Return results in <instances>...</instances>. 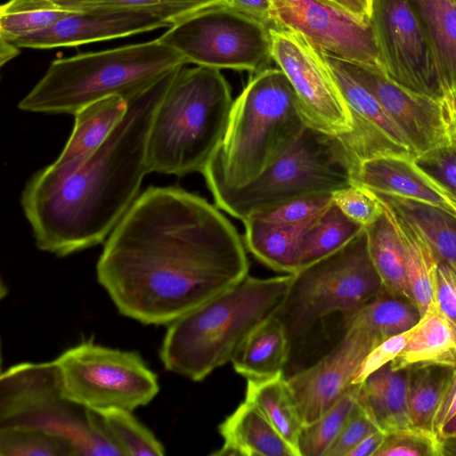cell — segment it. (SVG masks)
I'll return each instance as SVG.
<instances>
[{
    "instance_id": "cell-28",
    "label": "cell",
    "mask_w": 456,
    "mask_h": 456,
    "mask_svg": "<svg viewBox=\"0 0 456 456\" xmlns=\"http://www.w3.org/2000/svg\"><path fill=\"white\" fill-rule=\"evenodd\" d=\"M245 400L256 406L273 428L294 450L304 428L283 372L270 378L248 379Z\"/></svg>"
},
{
    "instance_id": "cell-39",
    "label": "cell",
    "mask_w": 456,
    "mask_h": 456,
    "mask_svg": "<svg viewBox=\"0 0 456 456\" xmlns=\"http://www.w3.org/2000/svg\"><path fill=\"white\" fill-rule=\"evenodd\" d=\"M375 456H442L440 436L416 427L387 433Z\"/></svg>"
},
{
    "instance_id": "cell-29",
    "label": "cell",
    "mask_w": 456,
    "mask_h": 456,
    "mask_svg": "<svg viewBox=\"0 0 456 456\" xmlns=\"http://www.w3.org/2000/svg\"><path fill=\"white\" fill-rule=\"evenodd\" d=\"M365 230L369 253L383 289L413 303L407 279L403 248L384 210L379 218Z\"/></svg>"
},
{
    "instance_id": "cell-42",
    "label": "cell",
    "mask_w": 456,
    "mask_h": 456,
    "mask_svg": "<svg viewBox=\"0 0 456 456\" xmlns=\"http://www.w3.org/2000/svg\"><path fill=\"white\" fill-rule=\"evenodd\" d=\"M71 11L59 9H37L10 13L0 12V37L7 40L45 29L66 16Z\"/></svg>"
},
{
    "instance_id": "cell-33",
    "label": "cell",
    "mask_w": 456,
    "mask_h": 456,
    "mask_svg": "<svg viewBox=\"0 0 456 456\" xmlns=\"http://www.w3.org/2000/svg\"><path fill=\"white\" fill-rule=\"evenodd\" d=\"M420 318L419 309L411 300L383 289L344 324L357 326L384 341L411 329Z\"/></svg>"
},
{
    "instance_id": "cell-20",
    "label": "cell",
    "mask_w": 456,
    "mask_h": 456,
    "mask_svg": "<svg viewBox=\"0 0 456 456\" xmlns=\"http://www.w3.org/2000/svg\"><path fill=\"white\" fill-rule=\"evenodd\" d=\"M127 108L125 98L114 95L77 111L74 128L66 145L56 160L45 167L58 175L77 169L104 143L126 115Z\"/></svg>"
},
{
    "instance_id": "cell-51",
    "label": "cell",
    "mask_w": 456,
    "mask_h": 456,
    "mask_svg": "<svg viewBox=\"0 0 456 456\" xmlns=\"http://www.w3.org/2000/svg\"><path fill=\"white\" fill-rule=\"evenodd\" d=\"M20 47L12 42L0 37V64L4 66L5 63L20 54Z\"/></svg>"
},
{
    "instance_id": "cell-2",
    "label": "cell",
    "mask_w": 456,
    "mask_h": 456,
    "mask_svg": "<svg viewBox=\"0 0 456 456\" xmlns=\"http://www.w3.org/2000/svg\"><path fill=\"white\" fill-rule=\"evenodd\" d=\"M171 75L126 100L122 120L77 169L58 175L43 167L30 176L20 204L40 250L64 257L107 240L149 173L148 134Z\"/></svg>"
},
{
    "instance_id": "cell-48",
    "label": "cell",
    "mask_w": 456,
    "mask_h": 456,
    "mask_svg": "<svg viewBox=\"0 0 456 456\" xmlns=\"http://www.w3.org/2000/svg\"><path fill=\"white\" fill-rule=\"evenodd\" d=\"M348 12L362 23L370 24L372 0H322Z\"/></svg>"
},
{
    "instance_id": "cell-40",
    "label": "cell",
    "mask_w": 456,
    "mask_h": 456,
    "mask_svg": "<svg viewBox=\"0 0 456 456\" xmlns=\"http://www.w3.org/2000/svg\"><path fill=\"white\" fill-rule=\"evenodd\" d=\"M331 194L321 193L299 197L250 217L280 224H304L316 217L331 204Z\"/></svg>"
},
{
    "instance_id": "cell-38",
    "label": "cell",
    "mask_w": 456,
    "mask_h": 456,
    "mask_svg": "<svg viewBox=\"0 0 456 456\" xmlns=\"http://www.w3.org/2000/svg\"><path fill=\"white\" fill-rule=\"evenodd\" d=\"M449 122V139L417 156V164L456 197V102L452 95L444 100Z\"/></svg>"
},
{
    "instance_id": "cell-34",
    "label": "cell",
    "mask_w": 456,
    "mask_h": 456,
    "mask_svg": "<svg viewBox=\"0 0 456 456\" xmlns=\"http://www.w3.org/2000/svg\"><path fill=\"white\" fill-rule=\"evenodd\" d=\"M407 370L408 411L411 425L434 431V418L453 369L427 365Z\"/></svg>"
},
{
    "instance_id": "cell-10",
    "label": "cell",
    "mask_w": 456,
    "mask_h": 456,
    "mask_svg": "<svg viewBox=\"0 0 456 456\" xmlns=\"http://www.w3.org/2000/svg\"><path fill=\"white\" fill-rule=\"evenodd\" d=\"M62 396L85 409L134 411L159 391L158 376L136 351L120 350L85 340L53 361Z\"/></svg>"
},
{
    "instance_id": "cell-45",
    "label": "cell",
    "mask_w": 456,
    "mask_h": 456,
    "mask_svg": "<svg viewBox=\"0 0 456 456\" xmlns=\"http://www.w3.org/2000/svg\"><path fill=\"white\" fill-rule=\"evenodd\" d=\"M436 301L456 324V268L444 262H438Z\"/></svg>"
},
{
    "instance_id": "cell-14",
    "label": "cell",
    "mask_w": 456,
    "mask_h": 456,
    "mask_svg": "<svg viewBox=\"0 0 456 456\" xmlns=\"http://www.w3.org/2000/svg\"><path fill=\"white\" fill-rule=\"evenodd\" d=\"M271 27L297 31L333 56L379 67L370 24L322 0H268Z\"/></svg>"
},
{
    "instance_id": "cell-3",
    "label": "cell",
    "mask_w": 456,
    "mask_h": 456,
    "mask_svg": "<svg viewBox=\"0 0 456 456\" xmlns=\"http://www.w3.org/2000/svg\"><path fill=\"white\" fill-rule=\"evenodd\" d=\"M307 126L282 70L269 67L255 73L233 101L223 139L201 172L209 191L248 183L283 155Z\"/></svg>"
},
{
    "instance_id": "cell-13",
    "label": "cell",
    "mask_w": 456,
    "mask_h": 456,
    "mask_svg": "<svg viewBox=\"0 0 456 456\" xmlns=\"http://www.w3.org/2000/svg\"><path fill=\"white\" fill-rule=\"evenodd\" d=\"M272 58L290 82L308 125L336 137L351 133L354 120L322 52L297 31L270 28Z\"/></svg>"
},
{
    "instance_id": "cell-6",
    "label": "cell",
    "mask_w": 456,
    "mask_h": 456,
    "mask_svg": "<svg viewBox=\"0 0 456 456\" xmlns=\"http://www.w3.org/2000/svg\"><path fill=\"white\" fill-rule=\"evenodd\" d=\"M186 63L158 39L54 60L20 110L72 114L99 100L142 94Z\"/></svg>"
},
{
    "instance_id": "cell-50",
    "label": "cell",
    "mask_w": 456,
    "mask_h": 456,
    "mask_svg": "<svg viewBox=\"0 0 456 456\" xmlns=\"http://www.w3.org/2000/svg\"><path fill=\"white\" fill-rule=\"evenodd\" d=\"M52 0H9L0 8L1 13H10L25 10L37 4L49 2Z\"/></svg>"
},
{
    "instance_id": "cell-19",
    "label": "cell",
    "mask_w": 456,
    "mask_h": 456,
    "mask_svg": "<svg viewBox=\"0 0 456 456\" xmlns=\"http://www.w3.org/2000/svg\"><path fill=\"white\" fill-rule=\"evenodd\" d=\"M352 183L377 193L437 207L456 217V197L421 168L414 158L384 156L362 161Z\"/></svg>"
},
{
    "instance_id": "cell-21",
    "label": "cell",
    "mask_w": 456,
    "mask_h": 456,
    "mask_svg": "<svg viewBox=\"0 0 456 456\" xmlns=\"http://www.w3.org/2000/svg\"><path fill=\"white\" fill-rule=\"evenodd\" d=\"M218 430L223 444L213 456H297L259 410L246 400Z\"/></svg>"
},
{
    "instance_id": "cell-31",
    "label": "cell",
    "mask_w": 456,
    "mask_h": 456,
    "mask_svg": "<svg viewBox=\"0 0 456 456\" xmlns=\"http://www.w3.org/2000/svg\"><path fill=\"white\" fill-rule=\"evenodd\" d=\"M219 4H230V3L229 0H52L37 4L22 11L37 9H59L71 12L142 11L153 13L174 25L195 12Z\"/></svg>"
},
{
    "instance_id": "cell-23",
    "label": "cell",
    "mask_w": 456,
    "mask_h": 456,
    "mask_svg": "<svg viewBox=\"0 0 456 456\" xmlns=\"http://www.w3.org/2000/svg\"><path fill=\"white\" fill-rule=\"evenodd\" d=\"M379 200L403 245L412 300L422 316L436 302L438 259L419 228L397 209Z\"/></svg>"
},
{
    "instance_id": "cell-8",
    "label": "cell",
    "mask_w": 456,
    "mask_h": 456,
    "mask_svg": "<svg viewBox=\"0 0 456 456\" xmlns=\"http://www.w3.org/2000/svg\"><path fill=\"white\" fill-rule=\"evenodd\" d=\"M382 290L363 228L337 251L292 273L275 316L291 342L333 314L346 322Z\"/></svg>"
},
{
    "instance_id": "cell-16",
    "label": "cell",
    "mask_w": 456,
    "mask_h": 456,
    "mask_svg": "<svg viewBox=\"0 0 456 456\" xmlns=\"http://www.w3.org/2000/svg\"><path fill=\"white\" fill-rule=\"evenodd\" d=\"M322 54L354 120L353 131L338 137L349 159L352 173L362 161L373 158L415 159L402 130L373 94L351 74L343 59L323 52Z\"/></svg>"
},
{
    "instance_id": "cell-32",
    "label": "cell",
    "mask_w": 456,
    "mask_h": 456,
    "mask_svg": "<svg viewBox=\"0 0 456 456\" xmlns=\"http://www.w3.org/2000/svg\"><path fill=\"white\" fill-rule=\"evenodd\" d=\"M363 228L349 219L332 201L308 224L303 233L298 270L337 251Z\"/></svg>"
},
{
    "instance_id": "cell-24",
    "label": "cell",
    "mask_w": 456,
    "mask_h": 456,
    "mask_svg": "<svg viewBox=\"0 0 456 456\" xmlns=\"http://www.w3.org/2000/svg\"><path fill=\"white\" fill-rule=\"evenodd\" d=\"M357 401L385 434L411 427L408 411V370L389 363L359 384Z\"/></svg>"
},
{
    "instance_id": "cell-12",
    "label": "cell",
    "mask_w": 456,
    "mask_h": 456,
    "mask_svg": "<svg viewBox=\"0 0 456 456\" xmlns=\"http://www.w3.org/2000/svg\"><path fill=\"white\" fill-rule=\"evenodd\" d=\"M370 24L379 68L390 78L439 101L447 96L433 48L408 0H372Z\"/></svg>"
},
{
    "instance_id": "cell-5",
    "label": "cell",
    "mask_w": 456,
    "mask_h": 456,
    "mask_svg": "<svg viewBox=\"0 0 456 456\" xmlns=\"http://www.w3.org/2000/svg\"><path fill=\"white\" fill-rule=\"evenodd\" d=\"M184 66L172 73L156 108L146 147L149 173H201L224 134L233 103L227 80L218 69Z\"/></svg>"
},
{
    "instance_id": "cell-41",
    "label": "cell",
    "mask_w": 456,
    "mask_h": 456,
    "mask_svg": "<svg viewBox=\"0 0 456 456\" xmlns=\"http://www.w3.org/2000/svg\"><path fill=\"white\" fill-rule=\"evenodd\" d=\"M333 203L352 221L366 228L383 214L378 197L369 189L352 183L331 194Z\"/></svg>"
},
{
    "instance_id": "cell-37",
    "label": "cell",
    "mask_w": 456,
    "mask_h": 456,
    "mask_svg": "<svg viewBox=\"0 0 456 456\" xmlns=\"http://www.w3.org/2000/svg\"><path fill=\"white\" fill-rule=\"evenodd\" d=\"M358 389L359 384H353L320 418L304 426L298 440L300 456L326 455L356 402Z\"/></svg>"
},
{
    "instance_id": "cell-4",
    "label": "cell",
    "mask_w": 456,
    "mask_h": 456,
    "mask_svg": "<svg viewBox=\"0 0 456 456\" xmlns=\"http://www.w3.org/2000/svg\"><path fill=\"white\" fill-rule=\"evenodd\" d=\"M292 273L246 276L233 287L167 325L159 358L170 372L200 381L231 362L247 337L275 315Z\"/></svg>"
},
{
    "instance_id": "cell-1",
    "label": "cell",
    "mask_w": 456,
    "mask_h": 456,
    "mask_svg": "<svg viewBox=\"0 0 456 456\" xmlns=\"http://www.w3.org/2000/svg\"><path fill=\"white\" fill-rule=\"evenodd\" d=\"M246 247L216 206L179 186H149L104 242L96 278L120 314L168 325L248 274Z\"/></svg>"
},
{
    "instance_id": "cell-30",
    "label": "cell",
    "mask_w": 456,
    "mask_h": 456,
    "mask_svg": "<svg viewBox=\"0 0 456 456\" xmlns=\"http://www.w3.org/2000/svg\"><path fill=\"white\" fill-rule=\"evenodd\" d=\"M373 192V191H372ZM381 200L397 209L424 234L438 262L456 268V217L429 204L398 196L374 192Z\"/></svg>"
},
{
    "instance_id": "cell-7",
    "label": "cell",
    "mask_w": 456,
    "mask_h": 456,
    "mask_svg": "<svg viewBox=\"0 0 456 456\" xmlns=\"http://www.w3.org/2000/svg\"><path fill=\"white\" fill-rule=\"evenodd\" d=\"M352 167L338 137L307 126L297 141L248 183L211 190L216 206L242 222L280 204L351 185Z\"/></svg>"
},
{
    "instance_id": "cell-43",
    "label": "cell",
    "mask_w": 456,
    "mask_h": 456,
    "mask_svg": "<svg viewBox=\"0 0 456 456\" xmlns=\"http://www.w3.org/2000/svg\"><path fill=\"white\" fill-rule=\"evenodd\" d=\"M377 429L376 424L356 398L344 427L325 456H347L362 439Z\"/></svg>"
},
{
    "instance_id": "cell-18",
    "label": "cell",
    "mask_w": 456,
    "mask_h": 456,
    "mask_svg": "<svg viewBox=\"0 0 456 456\" xmlns=\"http://www.w3.org/2000/svg\"><path fill=\"white\" fill-rule=\"evenodd\" d=\"M171 26L167 20L147 12L89 10L71 12L45 29L9 41L20 48L51 49L126 37Z\"/></svg>"
},
{
    "instance_id": "cell-27",
    "label": "cell",
    "mask_w": 456,
    "mask_h": 456,
    "mask_svg": "<svg viewBox=\"0 0 456 456\" xmlns=\"http://www.w3.org/2000/svg\"><path fill=\"white\" fill-rule=\"evenodd\" d=\"M435 53L447 95L456 91V0H408Z\"/></svg>"
},
{
    "instance_id": "cell-22",
    "label": "cell",
    "mask_w": 456,
    "mask_h": 456,
    "mask_svg": "<svg viewBox=\"0 0 456 456\" xmlns=\"http://www.w3.org/2000/svg\"><path fill=\"white\" fill-rule=\"evenodd\" d=\"M389 365L395 370L427 365L456 368V324L436 301L421 316L408 343Z\"/></svg>"
},
{
    "instance_id": "cell-44",
    "label": "cell",
    "mask_w": 456,
    "mask_h": 456,
    "mask_svg": "<svg viewBox=\"0 0 456 456\" xmlns=\"http://www.w3.org/2000/svg\"><path fill=\"white\" fill-rule=\"evenodd\" d=\"M415 327L390 337L376 346L365 357L360 366L353 384H360L374 371L390 363L403 349L412 336Z\"/></svg>"
},
{
    "instance_id": "cell-36",
    "label": "cell",
    "mask_w": 456,
    "mask_h": 456,
    "mask_svg": "<svg viewBox=\"0 0 456 456\" xmlns=\"http://www.w3.org/2000/svg\"><path fill=\"white\" fill-rule=\"evenodd\" d=\"M1 456H76L66 437L39 428L0 427Z\"/></svg>"
},
{
    "instance_id": "cell-25",
    "label": "cell",
    "mask_w": 456,
    "mask_h": 456,
    "mask_svg": "<svg viewBox=\"0 0 456 456\" xmlns=\"http://www.w3.org/2000/svg\"><path fill=\"white\" fill-rule=\"evenodd\" d=\"M289 346L283 323L273 315L247 337L231 362L235 371L248 379L270 378L283 372Z\"/></svg>"
},
{
    "instance_id": "cell-49",
    "label": "cell",
    "mask_w": 456,
    "mask_h": 456,
    "mask_svg": "<svg viewBox=\"0 0 456 456\" xmlns=\"http://www.w3.org/2000/svg\"><path fill=\"white\" fill-rule=\"evenodd\" d=\"M385 433L375 430L362 439L347 456H375L385 439Z\"/></svg>"
},
{
    "instance_id": "cell-17",
    "label": "cell",
    "mask_w": 456,
    "mask_h": 456,
    "mask_svg": "<svg viewBox=\"0 0 456 456\" xmlns=\"http://www.w3.org/2000/svg\"><path fill=\"white\" fill-rule=\"evenodd\" d=\"M343 61L402 130L415 158L448 141L449 122L444 100L406 88L379 66Z\"/></svg>"
},
{
    "instance_id": "cell-53",
    "label": "cell",
    "mask_w": 456,
    "mask_h": 456,
    "mask_svg": "<svg viewBox=\"0 0 456 456\" xmlns=\"http://www.w3.org/2000/svg\"><path fill=\"white\" fill-rule=\"evenodd\" d=\"M440 437L456 436V414L453 415L441 428Z\"/></svg>"
},
{
    "instance_id": "cell-47",
    "label": "cell",
    "mask_w": 456,
    "mask_h": 456,
    "mask_svg": "<svg viewBox=\"0 0 456 456\" xmlns=\"http://www.w3.org/2000/svg\"><path fill=\"white\" fill-rule=\"evenodd\" d=\"M230 5L239 12L266 23L271 27L268 0H229Z\"/></svg>"
},
{
    "instance_id": "cell-26",
    "label": "cell",
    "mask_w": 456,
    "mask_h": 456,
    "mask_svg": "<svg viewBox=\"0 0 456 456\" xmlns=\"http://www.w3.org/2000/svg\"><path fill=\"white\" fill-rule=\"evenodd\" d=\"M312 220L289 225L248 218L243 221L245 247L256 259L271 269L284 273H294L298 270L301 238Z\"/></svg>"
},
{
    "instance_id": "cell-9",
    "label": "cell",
    "mask_w": 456,
    "mask_h": 456,
    "mask_svg": "<svg viewBox=\"0 0 456 456\" xmlns=\"http://www.w3.org/2000/svg\"><path fill=\"white\" fill-rule=\"evenodd\" d=\"M0 427H32L69 439L77 455H121L93 411L61 395L53 362H21L0 377Z\"/></svg>"
},
{
    "instance_id": "cell-15",
    "label": "cell",
    "mask_w": 456,
    "mask_h": 456,
    "mask_svg": "<svg viewBox=\"0 0 456 456\" xmlns=\"http://www.w3.org/2000/svg\"><path fill=\"white\" fill-rule=\"evenodd\" d=\"M345 328V335L327 354L287 379L304 426L315 421L343 396L365 357L382 342L357 326Z\"/></svg>"
},
{
    "instance_id": "cell-54",
    "label": "cell",
    "mask_w": 456,
    "mask_h": 456,
    "mask_svg": "<svg viewBox=\"0 0 456 456\" xmlns=\"http://www.w3.org/2000/svg\"><path fill=\"white\" fill-rule=\"evenodd\" d=\"M450 94H452L454 95V97L456 98V91L452 92V93H450Z\"/></svg>"
},
{
    "instance_id": "cell-55",
    "label": "cell",
    "mask_w": 456,
    "mask_h": 456,
    "mask_svg": "<svg viewBox=\"0 0 456 456\" xmlns=\"http://www.w3.org/2000/svg\"><path fill=\"white\" fill-rule=\"evenodd\" d=\"M451 94L453 96V98H454V100H455V102H456V98L454 97V95H453L452 94Z\"/></svg>"
},
{
    "instance_id": "cell-11",
    "label": "cell",
    "mask_w": 456,
    "mask_h": 456,
    "mask_svg": "<svg viewBox=\"0 0 456 456\" xmlns=\"http://www.w3.org/2000/svg\"><path fill=\"white\" fill-rule=\"evenodd\" d=\"M176 51L185 63L257 73L272 58L270 27L230 4L195 12L157 38Z\"/></svg>"
},
{
    "instance_id": "cell-35",
    "label": "cell",
    "mask_w": 456,
    "mask_h": 456,
    "mask_svg": "<svg viewBox=\"0 0 456 456\" xmlns=\"http://www.w3.org/2000/svg\"><path fill=\"white\" fill-rule=\"evenodd\" d=\"M112 442L122 456H162L165 448L132 411L110 408L97 411Z\"/></svg>"
},
{
    "instance_id": "cell-46",
    "label": "cell",
    "mask_w": 456,
    "mask_h": 456,
    "mask_svg": "<svg viewBox=\"0 0 456 456\" xmlns=\"http://www.w3.org/2000/svg\"><path fill=\"white\" fill-rule=\"evenodd\" d=\"M456 414V368L453 369L450 380L436 412L433 429L439 435L443 426Z\"/></svg>"
},
{
    "instance_id": "cell-52",
    "label": "cell",
    "mask_w": 456,
    "mask_h": 456,
    "mask_svg": "<svg viewBox=\"0 0 456 456\" xmlns=\"http://www.w3.org/2000/svg\"><path fill=\"white\" fill-rule=\"evenodd\" d=\"M442 456H456V436L441 437Z\"/></svg>"
}]
</instances>
